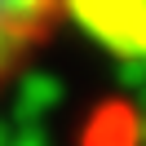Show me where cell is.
Masks as SVG:
<instances>
[{
  "instance_id": "1",
  "label": "cell",
  "mask_w": 146,
  "mask_h": 146,
  "mask_svg": "<svg viewBox=\"0 0 146 146\" xmlns=\"http://www.w3.org/2000/svg\"><path fill=\"white\" fill-rule=\"evenodd\" d=\"M62 27V0H0V93L27 75Z\"/></svg>"
},
{
  "instance_id": "2",
  "label": "cell",
  "mask_w": 146,
  "mask_h": 146,
  "mask_svg": "<svg viewBox=\"0 0 146 146\" xmlns=\"http://www.w3.org/2000/svg\"><path fill=\"white\" fill-rule=\"evenodd\" d=\"M62 22H75L115 58H146V0H62Z\"/></svg>"
}]
</instances>
